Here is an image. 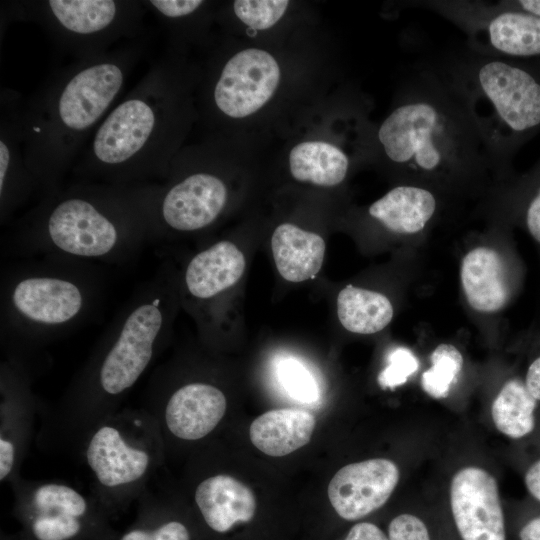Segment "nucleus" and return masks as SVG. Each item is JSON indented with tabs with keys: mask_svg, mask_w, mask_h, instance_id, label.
I'll use <instances>...</instances> for the list:
<instances>
[{
	"mask_svg": "<svg viewBox=\"0 0 540 540\" xmlns=\"http://www.w3.org/2000/svg\"><path fill=\"white\" fill-rule=\"evenodd\" d=\"M177 305V277L162 263L114 316L45 422L47 438L78 450L88 432L120 409L164 347Z\"/></svg>",
	"mask_w": 540,
	"mask_h": 540,
	"instance_id": "f257e3e1",
	"label": "nucleus"
},
{
	"mask_svg": "<svg viewBox=\"0 0 540 540\" xmlns=\"http://www.w3.org/2000/svg\"><path fill=\"white\" fill-rule=\"evenodd\" d=\"M157 187L73 181L18 219L6 238V254L97 265L131 261L152 242Z\"/></svg>",
	"mask_w": 540,
	"mask_h": 540,
	"instance_id": "f03ea898",
	"label": "nucleus"
},
{
	"mask_svg": "<svg viewBox=\"0 0 540 540\" xmlns=\"http://www.w3.org/2000/svg\"><path fill=\"white\" fill-rule=\"evenodd\" d=\"M141 44L129 41L75 60L24 102V154L38 200L64 186L84 146L116 105L143 53Z\"/></svg>",
	"mask_w": 540,
	"mask_h": 540,
	"instance_id": "7ed1b4c3",
	"label": "nucleus"
},
{
	"mask_svg": "<svg viewBox=\"0 0 540 540\" xmlns=\"http://www.w3.org/2000/svg\"><path fill=\"white\" fill-rule=\"evenodd\" d=\"M383 157L411 184H457L495 172L463 98L436 65L416 67L376 132Z\"/></svg>",
	"mask_w": 540,
	"mask_h": 540,
	"instance_id": "20e7f679",
	"label": "nucleus"
},
{
	"mask_svg": "<svg viewBox=\"0 0 540 540\" xmlns=\"http://www.w3.org/2000/svg\"><path fill=\"white\" fill-rule=\"evenodd\" d=\"M183 125L182 81L173 60L164 58L97 127L71 170L74 182L136 186L165 180Z\"/></svg>",
	"mask_w": 540,
	"mask_h": 540,
	"instance_id": "39448f33",
	"label": "nucleus"
},
{
	"mask_svg": "<svg viewBox=\"0 0 540 540\" xmlns=\"http://www.w3.org/2000/svg\"><path fill=\"white\" fill-rule=\"evenodd\" d=\"M3 270L0 335L6 354H28L82 325L105 287L100 266L66 258H24Z\"/></svg>",
	"mask_w": 540,
	"mask_h": 540,
	"instance_id": "423d86ee",
	"label": "nucleus"
},
{
	"mask_svg": "<svg viewBox=\"0 0 540 540\" xmlns=\"http://www.w3.org/2000/svg\"><path fill=\"white\" fill-rule=\"evenodd\" d=\"M465 101L495 172L511 171L519 149L540 133V59L467 51L436 65Z\"/></svg>",
	"mask_w": 540,
	"mask_h": 540,
	"instance_id": "0eeeda50",
	"label": "nucleus"
},
{
	"mask_svg": "<svg viewBox=\"0 0 540 540\" xmlns=\"http://www.w3.org/2000/svg\"><path fill=\"white\" fill-rule=\"evenodd\" d=\"M78 451L90 473L92 495L109 514L138 500L166 452L159 426L144 407L112 413L88 432Z\"/></svg>",
	"mask_w": 540,
	"mask_h": 540,
	"instance_id": "6e6552de",
	"label": "nucleus"
},
{
	"mask_svg": "<svg viewBox=\"0 0 540 540\" xmlns=\"http://www.w3.org/2000/svg\"><path fill=\"white\" fill-rule=\"evenodd\" d=\"M146 12L138 0L5 1L1 23H35L58 48L80 60L141 40Z\"/></svg>",
	"mask_w": 540,
	"mask_h": 540,
	"instance_id": "1a4fd4ad",
	"label": "nucleus"
},
{
	"mask_svg": "<svg viewBox=\"0 0 540 540\" xmlns=\"http://www.w3.org/2000/svg\"><path fill=\"white\" fill-rule=\"evenodd\" d=\"M11 486L22 540H106L114 532L97 499L68 483L20 477Z\"/></svg>",
	"mask_w": 540,
	"mask_h": 540,
	"instance_id": "9d476101",
	"label": "nucleus"
},
{
	"mask_svg": "<svg viewBox=\"0 0 540 540\" xmlns=\"http://www.w3.org/2000/svg\"><path fill=\"white\" fill-rule=\"evenodd\" d=\"M455 24L477 54L513 59H540V17L504 1L425 0L411 2Z\"/></svg>",
	"mask_w": 540,
	"mask_h": 540,
	"instance_id": "9b49d317",
	"label": "nucleus"
},
{
	"mask_svg": "<svg viewBox=\"0 0 540 540\" xmlns=\"http://www.w3.org/2000/svg\"><path fill=\"white\" fill-rule=\"evenodd\" d=\"M143 407L156 420L166 449L172 441L196 442L210 435L224 418L228 400L212 382L176 383L156 368L146 387Z\"/></svg>",
	"mask_w": 540,
	"mask_h": 540,
	"instance_id": "f8f14e48",
	"label": "nucleus"
},
{
	"mask_svg": "<svg viewBox=\"0 0 540 540\" xmlns=\"http://www.w3.org/2000/svg\"><path fill=\"white\" fill-rule=\"evenodd\" d=\"M164 184H158L152 212V242L175 233L211 226L227 206L229 191L214 171H183L171 162Z\"/></svg>",
	"mask_w": 540,
	"mask_h": 540,
	"instance_id": "ddd939ff",
	"label": "nucleus"
},
{
	"mask_svg": "<svg viewBox=\"0 0 540 540\" xmlns=\"http://www.w3.org/2000/svg\"><path fill=\"white\" fill-rule=\"evenodd\" d=\"M36 397L28 359L6 354L0 367V481L14 483L33 432Z\"/></svg>",
	"mask_w": 540,
	"mask_h": 540,
	"instance_id": "4468645a",
	"label": "nucleus"
},
{
	"mask_svg": "<svg viewBox=\"0 0 540 540\" xmlns=\"http://www.w3.org/2000/svg\"><path fill=\"white\" fill-rule=\"evenodd\" d=\"M279 81V65L269 52L242 50L222 66L213 84V105L224 116L244 118L269 101Z\"/></svg>",
	"mask_w": 540,
	"mask_h": 540,
	"instance_id": "2eb2a0df",
	"label": "nucleus"
},
{
	"mask_svg": "<svg viewBox=\"0 0 540 540\" xmlns=\"http://www.w3.org/2000/svg\"><path fill=\"white\" fill-rule=\"evenodd\" d=\"M450 506L462 540H506L496 479L485 469H460L450 485Z\"/></svg>",
	"mask_w": 540,
	"mask_h": 540,
	"instance_id": "dca6fc26",
	"label": "nucleus"
},
{
	"mask_svg": "<svg viewBox=\"0 0 540 540\" xmlns=\"http://www.w3.org/2000/svg\"><path fill=\"white\" fill-rule=\"evenodd\" d=\"M24 100L20 93L4 88L0 94V223L5 225L13 215L37 197L34 179L24 154L22 113Z\"/></svg>",
	"mask_w": 540,
	"mask_h": 540,
	"instance_id": "f3484780",
	"label": "nucleus"
},
{
	"mask_svg": "<svg viewBox=\"0 0 540 540\" xmlns=\"http://www.w3.org/2000/svg\"><path fill=\"white\" fill-rule=\"evenodd\" d=\"M400 478L398 466L386 458L345 465L329 482L327 494L336 513L354 521L382 507Z\"/></svg>",
	"mask_w": 540,
	"mask_h": 540,
	"instance_id": "a211bd4d",
	"label": "nucleus"
},
{
	"mask_svg": "<svg viewBox=\"0 0 540 540\" xmlns=\"http://www.w3.org/2000/svg\"><path fill=\"white\" fill-rule=\"evenodd\" d=\"M245 270V257L230 240H220L196 253L181 277L185 295L197 302L211 301L233 287Z\"/></svg>",
	"mask_w": 540,
	"mask_h": 540,
	"instance_id": "6ab92c4d",
	"label": "nucleus"
},
{
	"mask_svg": "<svg viewBox=\"0 0 540 540\" xmlns=\"http://www.w3.org/2000/svg\"><path fill=\"white\" fill-rule=\"evenodd\" d=\"M194 503L205 524L223 534L237 523L249 522L255 515L253 491L226 473L201 479L194 488Z\"/></svg>",
	"mask_w": 540,
	"mask_h": 540,
	"instance_id": "aec40b11",
	"label": "nucleus"
},
{
	"mask_svg": "<svg viewBox=\"0 0 540 540\" xmlns=\"http://www.w3.org/2000/svg\"><path fill=\"white\" fill-rule=\"evenodd\" d=\"M460 279L466 300L476 311L497 312L511 296V277L506 263L501 254L490 247H476L464 256Z\"/></svg>",
	"mask_w": 540,
	"mask_h": 540,
	"instance_id": "412c9836",
	"label": "nucleus"
},
{
	"mask_svg": "<svg viewBox=\"0 0 540 540\" xmlns=\"http://www.w3.org/2000/svg\"><path fill=\"white\" fill-rule=\"evenodd\" d=\"M438 209L439 199L432 188L405 183L373 202L368 214L390 232L414 235L427 227Z\"/></svg>",
	"mask_w": 540,
	"mask_h": 540,
	"instance_id": "4be33fe9",
	"label": "nucleus"
},
{
	"mask_svg": "<svg viewBox=\"0 0 540 540\" xmlns=\"http://www.w3.org/2000/svg\"><path fill=\"white\" fill-rule=\"evenodd\" d=\"M325 249L319 234L291 223L277 226L271 237L276 268L285 280L293 283L311 279L320 271Z\"/></svg>",
	"mask_w": 540,
	"mask_h": 540,
	"instance_id": "5701e85b",
	"label": "nucleus"
},
{
	"mask_svg": "<svg viewBox=\"0 0 540 540\" xmlns=\"http://www.w3.org/2000/svg\"><path fill=\"white\" fill-rule=\"evenodd\" d=\"M315 426L314 415L305 410L273 409L251 423L249 436L258 450L269 456L280 457L306 445Z\"/></svg>",
	"mask_w": 540,
	"mask_h": 540,
	"instance_id": "b1692460",
	"label": "nucleus"
},
{
	"mask_svg": "<svg viewBox=\"0 0 540 540\" xmlns=\"http://www.w3.org/2000/svg\"><path fill=\"white\" fill-rule=\"evenodd\" d=\"M165 495L149 486L138 498L134 523L106 540H191L188 526L172 514Z\"/></svg>",
	"mask_w": 540,
	"mask_h": 540,
	"instance_id": "393cba45",
	"label": "nucleus"
},
{
	"mask_svg": "<svg viewBox=\"0 0 540 540\" xmlns=\"http://www.w3.org/2000/svg\"><path fill=\"white\" fill-rule=\"evenodd\" d=\"M289 167L291 175L298 181L332 187L345 179L349 159L331 143L305 141L290 151Z\"/></svg>",
	"mask_w": 540,
	"mask_h": 540,
	"instance_id": "a878e982",
	"label": "nucleus"
},
{
	"mask_svg": "<svg viewBox=\"0 0 540 540\" xmlns=\"http://www.w3.org/2000/svg\"><path fill=\"white\" fill-rule=\"evenodd\" d=\"M393 313L390 300L379 292L347 285L337 297L338 319L352 333H377L391 322Z\"/></svg>",
	"mask_w": 540,
	"mask_h": 540,
	"instance_id": "bb28decb",
	"label": "nucleus"
},
{
	"mask_svg": "<svg viewBox=\"0 0 540 540\" xmlns=\"http://www.w3.org/2000/svg\"><path fill=\"white\" fill-rule=\"evenodd\" d=\"M537 403L524 380H508L492 403L491 416L495 427L511 439L524 438L535 428Z\"/></svg>",
	"mask_w": 540,
	"mask_h": 540,
	"instance_id": "cd10ccee",
	"label": "nucleus"
},
{
	"mask_svg": "<svg viewBox=\"0 0 540 540\" xmlns=\"http://www.w3.org/2000/svg\"><path fill=\"white\" fill-rule=\"evenodd\" d=\"M431 363L421 376L422 388L435 399L445 398L461 372L462 354L455 346L442 343L432 352Z\"/></svg>",
	"mask_w": 540,
	"mask_h": 540,
	"instance_id": "c85d7f7f",
	"label": "nucleus"
},
{
	"mask_svg": "<svg viewBox=\"0 0 540 540\" xmlns=\"http://www.w3.org/2000/svg\"><path fill=\"white\" fill-rule=\"evenodd\" d=\"M517 215L532 237L540 245V159L533 169L516 181L513 188Z\"/></svg>",
	"mask_w": 540,
	"mask_h": 540,
	"instance_id": "c756f323",
	"label": "nucleus"
},
{
	"mask_svg": "<svg viewBox=\"0 0 540 540\" xmlns=\"http://www.w3.org/2000/svg\"><path fill=\"white\" fill-rule=\"evenodd\" d=\"M276 376L292 399L304 404L316 403L319 400L320 389L314 375L298 359L281 358L276 364Z\"/></svg>",
	"mask_w": 540,
	"mask_h": 540,
	"instance_id": "7c9ffc66",
	"label": "nucleus"
},
{
	"mask_svg": "<svg viewBox=\"0 0 540 540\" xmlns=\"http://www.w3.org/2000/svg\"><path fill=\"white\" fill-rule=\"evenodd\" d=\"M288 4L286 0H236L233 11L251 29L265 30L280 20Z\"/></svg>",
	"mask_w": 540,
	"mask_h": 540,
	"instance_id": "2f4dec72",
	"label": "nucleus"
},
{
	"mask_svg": "<svg viewBox=\"0 0 540 540\" xmlns=\"http://www.w3.org/2000/svg\"><path fill=\"white\" fill-rule=\"evenodd\" d=\"M387 361V366L378 376V383L382 388L393 389L403 385L419 368L418 359L405 347L392 350Z\"/></svg>",
	"mask_w": 540,
	"mask_h": 540,
	"instance_id": "473e14b6",
	"label": "nucleus"
},
{
	"mask_svg": "<svg viewBox=\"0 0 540 540\" xmlns=\"http://www.w3.org/2000/svg\"><path fill=\"white\" fill-rule=\"evenodd\" d=\"M389 540H431L425 523L417 516L404 513L396 516L388 527Z\"/></svg>",
	"mask_w": 540,
	"mask_h": 540,
	"instance_id": "72a5a7b5",
	"label": "nucleus"
},
{
	"mask_svg": "<svg viewBox=\"0 0 540 540\" xmlns=\"http://www.w3.org/2000/svg\"><path fill=\"white\" fill-rule=\"evenodd\" d=\"M345 540H389L388 536L375 524L360 522L348 532Z\"/></svg>",
	"mask_w": 540,
	"mask_h": 540,
	"instance_id": "f704fd0d",
	"label": "nucleus"
},
{
	"mask_svg": "<svg viewBox=\"0 0 540 540\" xmlns=\"http://www.w3.org/2000/svg\"><path fill=\"white\" fill-rule=\"evenodd\" d=\"M524 382L530 394L540 402V354L530 362Z\"/></svg>",
	"mask_w": 540,
	"mask_h": 540,
	"instance_id": "c9c22d12",
	"label": "nucleus"
},
{
	"mask_svg": "<svg viewBox=\"0 0 540 540\" xmlns=\"http://www.w3.org/2000/svg\"><path fill=\"white\" fill-rule=\"evenodd\" d=\"M524 482L528 492L540 502V459L526 470Z\"/></svg>",
	"mask_w": 540,
	"mask_h": 540,
	"instance_id": "e433bc0d",
	"label": "nucleus"
},
{
	"mask_svg": "<svg viewBox=\"0 0 540 540\" xmlns=\"http://www.w3.org/2000/svg\"><path fill=\"white\" fill-rule=\"evenodd\" d=\"M520 540H540V516L528 521L520 530Z\"/></svg>",
	"mask_w": 540,
	"mask_h": 540,
	"instance_id": "4c0bfd02",
	"label": "nucleus"
},
{
	"mask_svg": "<svg viewBox=\"0 0 540 540\" xmlns=\"http://www.w3.org/2000/svg\"><path fill=\"white\" fill-rule=\"evenodd\" d=\"M507 3L517 9L540 17V0H506Z\"/></svg>",
	"mask_w": 540,
	"mask_h": 540,
	"instance_id": "58836bf2",
	"label": "nucleus"
}]
</instances>
